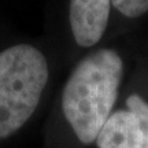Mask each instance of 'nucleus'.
Masks as SVG:
<instances>
[{
	"instance_id": "obj_4",
	"label": "nucleus",
	"mask_w": 148,
	"mask_h": 148,
	"mask_svg": "<svg viewBox=\"0 0 148 148\" xmlns=\"http://www.w3.org/2000/svg\"><path fill=\"white\" fill-rule=\"evenodd\" d=\"M111 0H70V27L81 47L100 41L110 16Z\"/></svg>"
},
{
	"instance_id": "obj_1",
	"label": "nucleus",
	"mask_w": 148,
	"mask_h": 148,
	"mask_svg": "<svg viewBox=\"0 0 148 148\" xmlns=\"http://www.w3.org/2000/svg\"><path fill=\"white\" fill-rule=\"evenodd\" d=\"M121 56L107 48L89 53L64 85L62 108L78 140L93 143L115 104L122 81Z\"/></svg>"
},
{
	"instance_id": "obj_5",
	"label": "nucleus",
	"mask_w": 148,
	"mask_h": 148,
	"mask_svg": "<svg viewBox=\"0 0 148 148\" xmlns=\"http://www.w3.org/2000/svg\"><path fill=\"white\" fill-rule=\"evenodd\" d=\"M111 4L127 18H137L148 11V0H111Z\"/></svg>"
},
{
	"instance_id": "obj_3",
	"label": "nucleus",
	"mask_w": 148,
	"mask_h": 148,
	"mask_svg": "<svg viewBox=\"0 0 148 148\" xmlns=\"http://www.w3.org/2000/svg\"><path fill=\"white\" fill-rule=\"evenodd\" d=\"M96 143L99 148H148V103L130 95L125 110L108 116Z\"/></svg>"
},
{
	"instance_id": "obj_2",
	"label": "nucleus",
	"mask_w": 148,
	"mask_h": 148,
	"mask_svg": "<svg viewBox=\"0 0 148 148\" xmlns=\"http://www.w3.org/2000/svg\"><path fill=\"white\" fill-rule=\"evenodd\" d=\"M48 81L41 51L16 44L0 52V138L21 129L36 111Z\"/></svg>"
}]
</instances>
